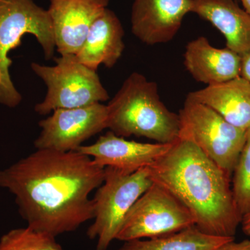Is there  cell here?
I'll return each instance as SVG.
<instances>
[{"label": "cell", "instance_id": "1", "mask_svg": "<svg viewBox=\"0 0 250 250\" xmlns=\"http://www.w3.org/2000/svg\"><path fill=\"white\" fill-rule=\"evenodd\" d=\"M104 174L105 167L78 151L37 149L0 170V187L14 195L28 227L57 237L93 220L89 196Z\"/></svg>", "mask_w": 250, "mask_h": 250}, {"label": "cell", "instance_id": "2", "mask_svg": "<svg viewBox=\"0 0 250 250\" xmlns=\"http://www.w3.org/2000/svg\"><path fill=\"white\" fill-rule=\"evenodd\" d=\"M148 168L152 182L189 210L199 229L234 238L243 217L233 200L231 179L193 143L179 138Z\"/></svg>", "mask_w": 250, "mask_h": 250}, {"label": "cell", "instance_id": "3", "mask_svg": "<svg viewBox=\"0 0 250 250\" xmlns=\"http://www.w3.org/2000/svg\"><path fill=\"white\" fill-rule=\"evenodd\" d=\"M107 128L117 136H135L159 143L178 140L181 123L161 101L156 82L133 72L108 104Z\"/></svg>", "mask_w": 250, "mask_h": 250}, {"label": "cell", "instance_id": "4", "mask_svg": "<svg viewBox=\"0 0 250 250\" xmlns=\"http://www.w3.org/2000/svg\"><path fill=\"white\" fill-rule=\"evenodd\" d=\"M27 34L35 36L46 59L53 57L56 45L48 11L33 0H0V103L9 107L18 106L22 96L11 80L9 54Z\"/></svg>", "mask_w": 250, "mask_h": 250}, {"label": "cell", "instance_id": "5", "mask_svg": "<svg viewBox=\"0 0 250 250\" xmlns=\"http://www.w3.org/2000/svg\"><path fill=\"white\" fill-rule=\"evenodd\" d=\"M152 184L148 167L134 172L105 167L103 183L93 199L94 223L86 233L97 240L96 250L108 249L130 208Z\"/></svg>", "mask_w": 250, "mask_h": 250}, {"label": "cell", "instance_id": "6", "mask_svg": "<svg viewBox=\"0 0 250 250\" xmlns=\"http://www.w3.org/2000/svg\"><path fill=\"white\" fill-rule=\"evenodd\" d=\"M56 65L32 62L31 69L47 85L43 101L35 106L36 113L49 114L60 108H73L101 103L109 99L97 72L81 63L74 54L54 58Z\"/></svg>", "mask_w": 250, "mask_h": 250}, {"label": "cell", "instance_id": "7", "mask_svg": "<svg viewBox=\"0 0 250 250\" xmlns=\"http://www.w3.org/2000/svg\"><path fill=\"white\" fill-rule=\"evenodd\" d=\"M179 116V138L193 143L231 179L246 142V130L230 124L211 108L188 97Z\"/></svg>", "mask_w": 250, "mask_h": 250}, {"label": "cell", "instance_id": "8", "mask_svg": "<svg viewBox=\"0 0 250 250\" xmlns=\"http://www.w3.org/2000/svg\"><path fill=\"white\" fill-rule=\"evenodd\" d=\"M193 225L189 210L168 190L153 182L128 211L116 239L158 238Z\"/></svg>", "mask_w": 250, "mask_h": 250}, {"label": "cell", "instance_id": "9", "mask_svg": "<svg viewBox=\"0 0 250 250\" xmlns=\"http://www.w3.org/2000/svg\"><path fill=\"white\" fill-rule=\"evenodd\" d=\"M107 106L102 103L54 110L39 122L41 131L34 146L59 152L77 151L82 143L107 128Z\"/></svg>", "mask_w": 250, "mask_h": 250}, {"label": "cell", "instance_id": "10", "mask_svg": "<svg viewBox=\"0 0 250 250\" xmlns=\"http://www.w3.org/2000/svg\"><path fill=\"white\" fill-rule=\"evenodd\" d=\"M192 0H134L131 31L146 45L166 43L178 32Z\"/></svg>", "mask_w": 250, "mask_h": 250}, {"label": "cell", "instance_id": "11", "mask_svg": "<svg viewBox=\"0 0 250 250\" xmlns=\"http://www.w3.org/2000/svg\"><path fill=\"white\" fill-rule=\"evenodd\" d=\"M56 49L61 55L80 51L92 24L106 9L105 0H49Z\"/></svg>", "mask_w": 250, "mask_h": 250}, {"label": "cell", "instance_id": "12", "mask_svg": "<svg viewBox=\"0 0 250 250\" xmlns=\"http://www.w3.org/2000/svg\"><path fill=\"white\" fill-rule=\"evenodd\" d=\"M172 144L128 141L110 131L100 136L96 142L82 146L77 151L90 156L104 167L134 172L152 165L168 152Z\"/></svg>", "mask_w": 250, "mask_h": 250}, {"label": "cell", "instance_id": "13", "mask_svg": "<svg viewBox=\"0 0 250 250\" xmlns=\"http://www.w3.org/2000/svg\"><path fill=\"white\" fill-rule=\"evenodd\" d=\"M184 65L197 82L207 85L240 76L241 56L226 47L216 48L203 36L189 42L184 54Z\"/></svg>", "mask_w": 250, "mask_h": 250}, {"label": "cell", "instance_id": "14", "mask_svg": "<svg viewBox=\"0 0 250 250\" xmlns=\"http://www.w3.org/2000/svg\"><path fill=\"white\" fill-rule=\"evenodd\" d=\"M124 35L119 18L106 8L92 24L83 45L75 54L77 60L95 71L102 64L111 68L124 51Z\"/></svg>", "mask_w": 250, "mask_h": 250}, {"label": "cell", "instance_id": "15", "mask_svg": "<svg viewBox=\"0 0 250 250\" xmlns=\"http://www.w3.org/2000/svg\"><path fill=\"white\" fill-rule=\"evenodd\" d=\"M191 12L213 24L227 47L243 55L250 50V16L234 0H192Z\"/></svg>", "mask_w": 250, "mask_h": 250}, {"label": "cell", "instance_id": "16", "mask_svg": "<svg viewBox=\"0 0 250 250\" xmlns=\"http://www.w3.org/2000/svg\"><path fill=\"white\" fill-rule=\"evenodd\" d=\"M187 97L211 108L233 126L250 127V82L243 77L207 85Z\"/></svg>", "mask_w": 250, "mask_h": 250}, {"label": "cell", "instance_id": "17", "mask_svg": "<svg viewBox=\"0 0 250 250\" xmlns=\"http://www.w3.org/2000/svg\"><path fill=\"white\" fill-rule=\"evenodd\" d=\"M232 240L208 234L193 225L166 236L126 241L118 250H215Z\"/></svg>", "mask_w": 250, "mask_h": 250}, {"label": "cell", "instance_id": "18", "mask_svg": "<svg viewBox=\"0 0 250 250\" xmlns=\"http://www.w3.org/2000/svg\"><path fill=\"white\" fill-rule=\"evenodd\" d=\"M0 250H64L56 237L27 227L14 229L0 238Z\"/></svg>", "mask_w": 250, "mask_h": 250}, {"label": "cell", "instance_id": "19", "mask_svg": "<svg viewBox=\"0 0 250 250\" xmlns=\"http://www.w3.org/2000/svg\"><path fill=\"white\" fill-rule=\"evenodd\" d=\"M231 181L233 200L237 209L243 217L250 210V127L246 130V142L233 170Z\"/></svg>", "mask_w": 250, "mask_h": 250}, {"label": "cell", "instance_id": "20", "mask_svg": "<svg viewBox=\"0 0 250 250\" xmlns=\"http://www.w3.org/2000/svg\"><path fill=\"white\" fill-rule=\"evenodd\" d=\"M215 250H250V240L235 242L234 240L227 242Z\"/></svg>", "mask_w": 250, "mask_h": 250}, {"label": "cell", "instance_id": "21", "mask_svg": "<svg viewBox=\"0 0 250 250\" xmlns=\"http://www.w3.org/2000/svg\"><path fill=\"white\" fill-rule=\"evenodd\" d=\"M241 57L240 77L250 82V50Z\"/></svg>", "mask_w": 250, "mask_h": 250}, {"label": "cell", "instance_id": "22", "mask_svg": "<svg viewBox=\"0 0 250 250\" xmlns=\"http://www.w3.org/2000/svg\"><path fill=\"white\" fill-rule=\"evenodd\" d=\"M242 229L247 236H250V210L245 214L242 218Z\"/></svg>", "mask_w": 250, "mask_h": 250}, {"label": "cell", "instance_id": "23", "mask_svg": "<svg viewBox=\"0 0 250 250\" xmlns=\"http://www.w3.org/2000/svg\"><path fill=\"white\" fill-rule=\"evenodd\" d=\"M244 9L250 16V0H241Z\"/></svg>", "mask_w": 250, "mask_h": 250}, {"label": "cell", "instance_id": "24", "mask_svg": "<svg viewBox=\"0 0 250 250\" xmlns=\"http://www.w3.org/2000/svg\"><path fill=\"white\" fill-rule=\"evenodd\" d=\"M105 1H106V2H107V3H108V1H109V0H105Z\"/></svg>", "mask_w": 250, "mask_h": 250}]
</instances>
